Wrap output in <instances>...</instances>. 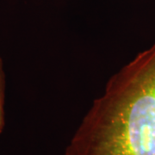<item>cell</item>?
Instances as JSON below:
<instances>
[{
	"mask_svg": "<svg viewBox=\"0 0 155 155\" xmlns=\"http://www.w3.org/2000/svg\"><path fill=\"white\" fill-rule=\"evenodd\" d=\"M96 110L131 155H155V42L109 80Z\"/></svg>",
	"mask_w": 155,
	"mask_h": 155,
	"instance_id": "1",
	"label": "cell"
},
{
	"mask_svg": "<svg viewBox=\"0 0 155 155\" xmlns=\"http://www.w3.org/2000/svg\"><path fill=\"white\" fill-rule=\"evenodd\" d=\"M5 76L3 69V61L0 57V134L3 132L5 125Z\"/></svg>",
	"mask_w": 155,
	"mask_h": 155,
	"instance_id": "2",
	"label": "cell"
}]
</instances>
